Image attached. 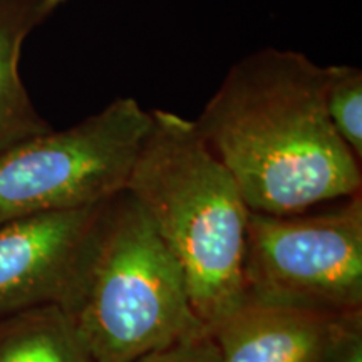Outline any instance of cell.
Here are the masks:
<instances>
[{
    "mask_svg": "<svg viewBox=\"0 0 362 362\" xmlns=\"http://www.w3.org/2000/svg\"><path fill=\"white\" fill-rule=\"evenodd\" d=\"M322 214L250 211L243 279L257 300L362 310V193Z\"/></svg>",
    "mask_w": 362,
    "mask_h": 362,
    "instance_id": "5b68a950",
    "label": "cell"
},
{
    "mask_svg": "<svg viewBox=\"0 0 362 362\" xmlns=\"http://www.w3.org/2000/svg\"><path fill=\"white\" fill-rule=\"evenodd\" d=\"M59 307L94 362H138L210 332L178 260L126 189L99 206Z\"/></svg>",
    "mask_w": 362,
    "mask_h": 362,
    "instance_id": "3957f363",
    "label": "cell"
},
{
    "mask_svg": "<svg viewBox=\"0 0 362 362\" xmlns=\"http://www.w3.org/2000/svg\"><path fill=\"white\" fill-rule=\"evenodd\" d=\"M341 315L245 297L210 334L218 362H319Z\"/></svg>",
    "mask_w": 362,
    "mask_h": 362,
    "instance_id": "52a82bcc",
    "label": "cell"
},
{
    "mask_svg": "<svg viewBox=\"0 0 362 362\" xmlns=\"http://www.w3.org/2000/svg\"><path fill=\"white\" fill-rule=\"evenodd\" d=\"M325 67V110L329 119L357 160H362V71L349 64Z\"/></svg>",
    "mask_w": 362,
    "mask_h": 362,
    "instance_id": "30bf717a",
    "label": "cell"
},
{
    "mask_svg": "<svg viewBox=\"0 0 362 362\" xmlns=\"http://www.w3.org/2000/svg\"><path fill=\"white\" fill-rule=\"evenodd\" d=\"M149 123L134 98H117L71 128L0 153V225L96 206L124 192Z\"/></svg>",
    "mask_w": 362,
    "mask_h": 362,
    "instance_id": "277c9868",
    "label": "cell"
},
{
    "mask_svg": "<svg viewBox=\"0 0 362 362\" xmlns=\"http://www.w3.org/2000/svg\"><path fill=\"white\" fill-rule=\"evenodd\" d=\"M66 2L67 0H39V7H37L39 21L44 22L54 11H56V8H59Z\"/></svg>",
    "mask_w": 362,
    "mask_h": 362,
    "instance_id": "4fadbf2b",
    "label": "cell"
},
{
    "mask_svg": "<svg viewBox=\"0 0 362 362\" xmlns=\"http://www.w3.org/2000/svg\"><path fill=\"white\" fill-rule=\"evenodd\" d=\"M138 362H218V351L210 332L178 342Z\"/></svg>",
    "mask_w": 362,
    "mask_h": 362,
    "instance_id": "7c38bea8",
    "label": "cell"
},
{
    "mask_svg": "<svg viewBox=\"0 0 362 362\" xmlns=\"http://www.w3.org/2000/svg\"><path fill=\"white\" fill-rule=\"evenodd\" d=\"M126 192L155 226L211 330L245 300L247 225L242 193L193 119L151 110Z\"/></svg>",
    "mask_w": 362,
    "mask_h": 362,
    "instance_id": "7a4b0ae2",
    "label": "cell"
},
{
    "mask_svg": "<svg viewBox=\"0 0 362 362\" xmlns=\"http://www.w3.org/2000/svg\"><path fill=\"white\" fill-rule=\"evenodd\" d=\"M0 362H94L56 304L0 317Z\"/></svg>",
    "mask_w": 362,
    "mask_h": 362,
    "instance_id": "9c48e42d",
    "label": "cell"
},
{
    "mask_svg": "<svg viewBox=\"0 0 362 362\" xmlns=\"http://www.w3.org/2000/svg\"><path fill=\"white\" fill-rule=\"evenodd\" d=\"M327 67L265 47L230 67L193 119L248 210L297 215L361 193V160L325 110Z\"/></svg>",
    "mask_w": 362,
    "mask_h": 362,
    "instance_id": "6da1fadb",
    "label": "cell"
},
{
    "mask_svg": "<svg viewBox=\"0 0 362 362\" xmlns=\"http://www.w3.org/2000/svg\"><path fill=\"white\" fill-rule=\"evenodd\" d=\"M99 206L0 225V317L61 304Z\"/></svg>",
    "mask_w": 362,
    "mask_h": 362,
    "instance_id": "8992f818",
    "label": "cell"
},
{
    "mask_svg": "<svg viewBox=\"0 0 362 362\" xmlns=\"http://www.w3.org/2000/svg\"><path fill=\"white\" fill-rule=\"evenodd\" d=\"M319 362H362V310L339 317Z\"/></svg>",
    "mask_w": 362,
    "mask_h": 362,
    "instance_id": "8fae6325",
    "label": "cell"
},
{
    "mask_svg": "<svg viewBox=\"0 0 362 362\" xmlns=\"http://www.w3.org/2000/svg\"><path fill=\"white\" fill-rule=\"evenodd\" d=\"M39 0H0V153L51 129L21 76L25 37L39 21Z\"/></svg>",
    "mask_w": 362,
    "mask_h": 362,
    "instance_id": "ba28073f",
    "label": "cell"
}]
</instances>
